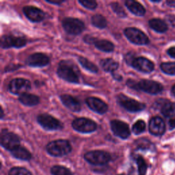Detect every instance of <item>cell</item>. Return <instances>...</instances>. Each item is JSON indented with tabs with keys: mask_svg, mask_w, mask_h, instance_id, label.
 <instances>
[{
	"mask_svg": "<svg viewBox=\"0 0 175 175\" xmlns=\"http://www.w3.org/2000/svg\"><path fill=\"white\" fill-rule=\"evenodd\" d=\"M57 74L59 78L73 84L79 82V70L75 64L69 61L62 60L58 64Z\"/></svg>",
	"mask_w": 175,
	"mask_h": 175,
	"instance_id": "obj_1",
	"label": "cell"
},
{
	"mask_svg": "<svg viewBox=\"0 0 175 175\" xmlns=\"http://www.w3.org/2000/svg\"><path fill=\"white\" fill-rule=\"evenodd\" d=\"M49 154L54 157H62L71 152L72 146L68 140H57L52 141L46 146Z\"/></svg>",
	"mask_w": 175,
	"mask_h": 175,
	"instance_id": "obj_2",
	"label": "cell"
},
{
	"mask_svg": "<svg viewBox=\"0 0 175 175\" xmlns=\"http://www.w3.org/2000/svg\"><path fill=\"white\" fill-rule=\"evenodd\" d=\"M116 100L120 105L129 112H139L142 111L146 107V105L144 103L131 99L123 94H118L116 97Z\"/></svg>",
	"mask_w": 175,
	"mask_h": 175,
	"instance_id": "obj_3",
	"label": "cell"
},
{
	"mask_svg": "<svg viewBox=\"0 0 175 175\" xmlns=\"http://www.w3.org/2000/svg\"><path fill=\"white\" fill-rule=\"evenodd\" d=\"M37 121L41 127L47 131H58L63 129V124L59 120L48 113H42L37 116Z\"/></svg>",
	"mask_w": 175,
	"mask_h": 175,
	"instance_id": "obj_4",
	"label": "cell"
},
{
	"mask_svg": "<svg viewBox=\"0 0 175 175\" xmlns=\"http://www.w3.org/2000/svg\"><path fill=\"white\" fill-rule=\"evenodd\" d=\"M62 25L64 31L70 35L80 34L85 29L84 22L76 18H64L62 21Z\"/></svg>",
	"mask_w": 175,
	"mask_h": 175,
	"instance_id": "obj_5",
	"label": "cell"
},
{
	"mask_svg": "<svg viewBox=\"0 0 175 175\" xmlns=\"http://www.w3.org/2000/svg\"><path fill=\"white\" fill-rule=\"evenodd\" d=\"M124 34L132 43L137 45H145L149 43V39L145 34L136 27H127Z\"/></svg>",
	"mask_w": 175,
	"mask_h": 175,
	"instance_id": "obj_6",
	"label": "cell"
},
{
	"mask_svg": "<svg viewBox=\"0 0 175 175\" xmlns=\"http://www.w3.org/2000/svg\"><path fill=\"white\" fill-rule=\"evenodd\" d=\"M73 129L82 133H93L97 129V124L93 120L87 118H78L72 122Z\"/></svg>",
	"mask_w": 175,
	"mask_h": 175,
	"instance_id": "obj_7",
	"label": "cell"
},
{
	"mask_svg": "<svg viewBox=\"0 0 175 175\" xmlns=\"http://www.w3.org/2000/svg\"><path fill=\"white\" fill-rule=\"evenodd\" d=\"M0 142L4 149L10 151L20 146V139L19 136L5 129L1 131Z\"/></svg>",
	"mask_w": 175,
	"mask_h": 175,
	"instance_id": "obj_8",
	"label": "cell"
},
{
	"mask_svg": "<svg viewBox=\"0 0 175 175\" xmlns=\"http://www.w3.org/2000/svg\"><path fill=\"white\" fill-rule=\"evenodd\" d=\"M8 89L12 94L21 96L31 89V83L26 79L15 78L10 81Z\"/></svg>",
	"mask_w": 175,
	"mask_h": 175,
	"instance_id": "obj_9",
	"label": "cell"
},
{
	"mask_svg": "<svg viewBox=\"0 0 175 175\" xmlns=\"http://www.w3.org/2000/svg\"><path fill=\"white\" fill-rule=\"evenodd\" d=\"M84 159L91 164L104 165L109 161L111 156L108 153L102 150H93L86 153Z\"/></svg>",
	"mask_w": 175,
	"mask_h": 175,
	"instance_id": "obj_10",
	"label": "cell"
},
{
	"mask_svg": "<svg viewBox=\"0 0 175 175\" xmlns=\"http://www.w3.org/2000/svg\"><path fill=\"white\" fill-rule=\"evenodd\" d=\"M110 127L113 133L121 139H127L131 135L129 125L120 120H112L110 122Z\"/></svg>",
	"mask_w": 175,
	"mask_h": 175,
	"instance_id": "obj_11",
	"label": "cell"
},
{
	"mask_svg": "<svg viewBox=\"0 0 175 175\" xmlns=\"http://www.w3.org/2000/svg\"><path fill=\"white\" fill-rule=\"evenodd\" d=\"M26 44L27 40L20 36L4 35L1 37V47L6 50L12 47L21 48L25 47Z\"/></svg>",
	"mask_w": 175,
	"mask_h": 175,
	"instance_id": "obj_12",
	"label": "cell"
},
{
	"mask_svg": "<svg viewBox=\"0 0 175 175\" xmlns=\"http://www.w3.org/2000/svg\"><path fill=\"white\" fill-rule=\"evenodd\" d=\"M137 90L150 94H157L162 92L163 86L155 81L142 79L137 82Z\"/></svg>",
	"mask_w": 175,
	"mask_h": 175,
	"instance_id": "obj_13",
	"label": "cell"
},
{
	"mask_svg": "<svg viewBox=\"0 0 175 175\" xmlns=\"http://www.w3.org/2000/svg\"><path fill=\"white\" fill-rule=\"evenodd\" d=\"M86 103L92 111L99 114H104L108 111V105L99 98L90 97L86 99Z\"/></svg>",
	"mask_w": 175,
	"mask_h": 175,
	"instance_id": "obj_14",
	"label": "cell"
},
{
	"mask_svg": "<svg viewBox=\"0 0 175 175\" xmlns=\"http://www.w3.org/2000/svg\"><path fill=\"white\" fill-rule=\"evenodd\" d=\"M26 64L31 67H43L50 62V59L47 55L42 53L31 54L26 59Z\"/></svg>",
	"mask_w": 175,
	"mask_h": 175,
	"instance_id": "obj_15",
	"label": "cell"
},
{
	"mask_svg": "<svg viewBox=\"0 0 175 175\" xmlns=\"http://www.w3.org/2000/svg\"><path fill=\"white\" fill-rule=\"evenodd\" d=\"M131 66L138 71L144 73H151L155 68L154 64L144 57L136 58Z\"/></svg>",
	"mask_w": 175,
	"mask_h": 175,
	"instance_id": "obj_16",
	"label": "cell"
},
{
	"mask_svg": "<svg viewBox=\"0 0 175 175\" xmlns=\"http://www.w3.org/2000/svg\"><path fill=\"white\" fill-rule=\"evenodd\" d=\"M23 12L26 17L34 23H39L45 19V13L41 9L32 6H26L23 8Z\"/></svg>",
	"mask_w": 175,
	"mask_h": 175,
	"instance_id": "obj_17",
	"label": "cell"
},
{
	"mask_svg": "<svg viewBox=\"0 0 175 175\" xmlns=\"http://www.w3.org/2000/svg\"><path fill=\"white\" fill-rule=\"evenodd\" d=\"M165 131V122L159 116L153 117L149 122V131L153 136H159L164 133Z\"/></svg>",
	"mask_w": 175,
	"mask_h": 175,
	"instance_id": "obj_18",
	"label": "cell"
},
{
	"mask_svg": "<svg viewBox=\"0 0 175 175\" xmlns=\"http://www.w3.org/2000/svg\"><path fill=\"white\" fill-rule=\"evenodd\" d=\"M60 100L63 105L69 110L74 112H80L82 105L79 101L70 94H62L60 96Z\"/></svg>",
	"mask_w": 175,
	"mask_h": 175,
	"instance_id": "obj_19",
	"label": "cell"
},
{
	"mask_svg": "<svg viewBox=\"0 0 175 175\" xmlns=\"http://www.w3.org/2000/svg\"><path fill=\"white\" fill-rule=\"evenodd\" d=\"M125 6L131 13L138 17H142L146 13V9L139 2L134 0H127Z\"/></svg>",
	"mask_w": 175,
	"mask_h": 175,
	"instance_id": "obj_20",
	"label": "cell"
},
{
	"mask_svg": "<svg viewBox=\"0 0 175 175\" xmlns=\"http://www.w3.org/2000/svg\"><path fill=\"white\" fill-rule=\"evenodd\" d=\"M19 101L24 105L32 107L38 105L40 102V98L35 94L25 93L19 96Z\"/></svg>",
	"mask_w": 175,
	"mask_h": 175,
	"instance_id": "obj_21",
	"label": "cell"
},
{
	"mask_svg": "<svg viewBox=\"0 0 175 175\" xmlns=\"http://www.w3.org/2000/svg\"><path fill=\"white\" fill-rule=\"evenodd\" d=\"M100 66L104 71L113 73L118 69L119 64L112 58H106L100 61Z\"/></svg>",
	"mask_w": 175,
	"mask_h": 175,
	"instance_id": "obj_22",
	"label": "cell"
},
{
	"mask_svg": "<svg viewBox=\"0 0 175 175\" xmlns=\"http://www.w3.org/2000/svg\"><path fill=\"white\" fill-rule=\"evenodd\" d=\"M11 154L14 157L21 160H30L32 158V155L28 150L23 146H18L11 151Z\"/></svg>",
	"mask_w": 175,
	"mask_h": 175,
	"instance_id": "obj_23",
	"label": "cell"
},
{
	"mask_svg": "<svg viewBox=\"0 0 175 175\" xmlns=\"http://www.w3.org/2000/svg\"><path fill=\"white\" fill-rule=\"evenodd\" d=\"M150 27L155 32L164 33L168 30V26L164 21L159 19H153L149 21Z\"/></svg>",
	"mask_w": 175,
	"mask_h": 175,
	"instance_id": "obj_24",
	"label": "cell"
},
{
	"mask_svg": "<svg viewBox=\"0 0 175 175\" xmlns=\"http://www.w3.org/2000/svg\"><path fill=\"white\" fill-rule=\"evenodd\" d=\"M94 45L95 47L97 48L99 50L107 52V53L112 52L114 50V45L111 41H107V40L97 39Z\"/></svg>",
	"mask_w": 175,
	"mask_h": 175,
	"instance_id": "obj_25",
	"label": "cell"
},
{
	"mask_svg": "<svg viewBox=\"0 0 175 175\" xmlns=\"http://www.w3.org/2000/svg\"><path fill=\"white\" fill-rule=\"evenodd\" d=\"M91 23L93 25L99 29L105 28L107 25V21L103 15L97 14L91 17Z\"/></svg>",
	"mask_w": 175,
	"mask_h": 175,
	"instance_id": "obj_26",
	"label": "cell"
},
{
	"mask_svg": "<svg viewBox=\"0 0 175 175\" xmlns=\"http://www.w3.org/2000/svg\"><path fill=\"white\" fill-rule=\"evenodd\" d=\"M78 61L79 64L82 66V67H84L85 69L89 70L90 72L93 73H97L98 71H99L98 67L95 65L94 64L91 62L90 60H88L87 58L82 56H79Z\"/></svg>",
	"mask_w": 175,
	"mask_h": 175,
	"instance_id": "obj_27",
	"label": "cell"
},
{
	"mask_svg": "<svg viewBox=\"0 0 175 175\" xmlns=\"http://www.w3.org/2000/svg\"><path fill=\"white\" fill-rule=\"evenodd\" d=\"M161 112L165 117L175 116V103H170L168 101L162 105Z\"/></svg>",
	"mask_w": 175,
	"mask_h": 175,
	"instance_id": "obj_28",
	"label": "cell"
},
{
	"mask_svg": "<svg viewBox=\"0 0 175 175\" xmlns=\"http://www.w3.org/2000/svg\"><path fill=\"white\" fill-rule=\"evenodd\" d=\"M51 174L53 175H73L69 169L61 165H55L51 169Z\"/></svg>",
	"mask_w": 175,
	"mask_h": 175,
	"instance_id": "obj_29",
	"label": "cell"
},
{
	"mask_svg": "<svg viewBox=\"0 0 175 175\" xmlns=\"http://www.w3.org/2000/svg\"><path fill=\"white\" fill-rule=\"evenodd\" d=\"M160 68L165 74L175 75V62H164L161 64Z\"/></svg>",
	"mask_w": 175,
	"mask_h": 175,
	"instance_id": "obj_30",
	"label": "cell"
},
{
	"mask_svg": "<svg viewBox=\"0 0 175 175\" xmlns=\"http://www.w3.org/2000/svg\"><path fill=\"white\" fill-rule=\"evenodd\" d=\"M146 129V123L142 120H138L133 124L132 127V131L134 134L139 135L145 131Z\"/></svg>",
	"mask_w": 175,
	"mask_h": 175,
	"instance_id": "obj_31",
	"label": "cell"
},
{
	"mask_svg": "<svg viewBox=\"0 0 175 175\" xmlns=\"http://www.w3.org/2000/svg\"><path fill=\"white\" fill-rule=\"evenodd\" d=\"M112 10L118 15L119 17L124 18L127 17V13H125V10L121 5H120L118 2H112L110 4Z\"/></svg>",
	"mask_w": 175,
	"mask_h": 175,
	"instance_id": "obj_32",
	"label": "cell"
},
{
	"mask_svg": "<svg viewBox=\"0 0 175 175\" xmlns=\"http://www.w3.org/2000/svg\"><path fill=\"white\" fill-rule=\"evenodd\" d=\"M137 164L138 166V175H146L147 165L145 160L142 157H137Z\"/></svg>",
	"mask_w": 175,
	"mask_h": 175,
	"instance_id": "obj_33",
	"label": "cell"
},
{
	"mask_svg": "<svg viewBox=\"0 0 175 175\" xmlns=\"http://www.w3.org/2000/svg\"><path fill=\"white\" fill-rule=\"evenodd\" d=\"M8 175H32V174L24 168L14 167L9 171Z\"/></svg>",
	"mask_w": 175,
	"mask_h": 175,
	"instance_id": "obj_34",
	"label": "cell"
},
{
	"mask_svg": "<svg viewBox=\"0 0 175 175\" xmlns=\"http://www.w3.org/2000/svg\"><path fill=\"white\" fill-rule=\"evenodd\" d=\"M136 144L138 149L142 150H148L150 149L153 144L151 142L146 139H139L136 142Z\"/></svg>",
	"mask_w": 175,
	"mask_h": 175,
	"instance_id": "obj_35",
	"label": "cell"
},
{
	"mask_svg": "<svg viewBox=\"0 0 175 175\" xmlns=\"http://www.w3.org/2000/svg\"><path fill=\"white\" fill-rule=\"evenodd\" d=\"M78 2L84 8L89 10H94L98 6L97 2L94 0H79Z\"/></svg>",
	"mask_w": 175,
	"mask_h": 175,
	"instance_id": "obj_36",
	"label": "cell"
},
{
	"mask_svg": "<svg viewBox=\"0 0 175 175\" xmlns=\"http://www.w3.org/2000/svg\"><path fill=\"white\" fill-rule=\"evenodd\" d=\"M97 38L94 37L93 36L90 35H86L84 37V41L86 43L89 44V45H94V42L97 41Z\"/></svg>",
	"mask_w": 175,
	"mask_h": 175,
	"instance_id": "obj_37",
	"label": "cell"
},
{
	"mask_svg": "<svg viewBox=\"0 0 175 175\" xmlns=\"http://www.w3.org/2000/svg\"><path fill=\"white\" fill-rule=\"evenodd\" d=\"M135 58L134 57V55L133 54L132 52H129V53H128L126 54L125 56V62H127V64H128L129 65H131L132 62H133V61L135 60Z\"/></svg>",
	"mask_w": 175,
	"mask_h": 175,
	"instance_id": "obj_38",
	"label": "cell"
},
{
	"mask_svg": "<svg viewBox=\"0 0 175 175\" xmlns=\"http://www.w3.org/2000/svg\"><path fill=\"white\" fill-rule=\"evenodd\" d=\"M22 66L21 65H16V64H12L11 66H8L6 67V69H5V70L6 72H10V71H13V70H15L18 69H19L20 67H21Z\"/></svg>",
	"mask_w": 175,
	"mask_h": 175,
	"instance_id": "obj_39",
	"label": "cell"
},
{
	"mask_svg": "<svg viewBox=\"0 0 175 175\" xmlns=\"http://www.w3.org/2000/svg\"><path fill=\"white\" fill-rule=\"evenodd\" d=\"M46 2L49 3V4H56V5H60L61 4H62L63 2H64V0H46Z\"/></svg>",
	"mask_w": 175,
	"mask_h": 175,
	"instance_id": "obj_40",
	"label": "cell"
},
{
	"mask_svg": "<svg viewBox=\"0 0 175 175\" xmlns=\"http://www.w3.org/2000/svg\"><path fill=\"white\" fill-rule=\"evenodd\" d=\"M167 53L171 58H175V47H173L168 49Z\"/></svg>",
	"mask_w": 175,
	"mask_h": 175,
	"instance_id": "obj_41",
	"label": "cell"
},
{
	"mask_svg": "<svg viewBox=\"0 0 175 175\" xmlns=\"http://www.w3.org/2000/svg\"><path fill=\"white\" fill-rule=\"evenodd\" d=\"M112 76H113V78L115 79L116 80H117V81L122 80V78L121 75L116 74V73H112Z\"/></svg>",
	"mask_w": 175,
	"mask_h": 175,
	"instance_id": "obj_42",
	"label": "cell"
},
{
	"mask_svg": "<svg viewBox=\"0 0 175 175\" xmlns=\"http://www.w3.org/2000/svg\"><path fill=\"white\" fill-rule=\"evenodd\" d=\"M169 126H170V129L175 128V118L170 119V121H169Z\"/></svg>",
	"mask_w": 175,
	"mask_h": 175,
	"instance_id": "obj_43",
	"label": "cell"
},
{
	"mask_svg": "<svg viewBox=\"0 0 175 175\" xmlns=\"http://www.w3.org/2000/svg\"><path fill=\"white\" fill-rule=\"evenodd\" d=\"M1 119H3V118H4V109H3L2 107H1Z\"/></svg>",
	"mask_w": 175,
	"mask_h": 175,
	"instance_id": "obj_44",
	"label": "cell"
},
{
	"mask_svg": "<svg viewBox=\"0 0 175 175\" xmlns=\"http://www.w3.org/2000/svg\"><path fill=\"white\" fill-rule=\"evenodd\" d=\"M172 92H173V94L175 96V85L173 87V88H172Z\"/></svg>",
	"mask_w": 175,
	"mask_h": 175,
	"instance_id": "obj_45",
	"label": "cell"
},
{
	"mask_svg": "<svg viewBox=\"0 0 175 175\" xmlns=\"http://www.w3.org/2000/svg\"><path fill=\"white\" fill-rule=\"evenodd\" d=\"M119 175H124V174H119Z\"/></svg>",
	"mask_w": 175,
	"mask_h": 175,
	"instance_id": "obj_46",
	"label": "cell"
}]
</instances>
